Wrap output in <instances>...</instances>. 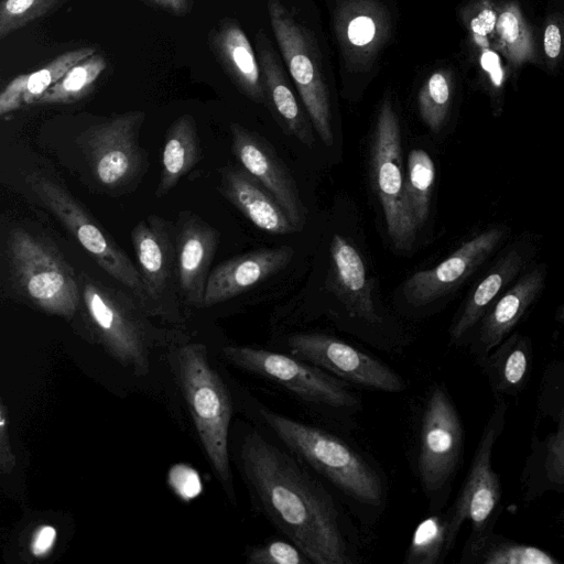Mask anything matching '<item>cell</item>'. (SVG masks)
<instances>
[{"label":"cell","instance_id":"cell-1","mask_svg":"<svg viewBox=\"0 0 564 564\" xmlns=\"http://www.w3.org/2000/svg\"><path fill=\"white\" fill-rule=\"evenodd\" d=\"M237 459L253 506L312 564L359 561V536L339 496L264 427L243 432Z\"/></svg>","mask_w":564,"mask_h":564},{"label":"cell","instance_id":"cell-2","mask_svg":"<svg viewBox=\"0 0 564 564\" xmlns=\"http://www.w3.org/2000/svg\"><path fill=\"white\" fill-rule=\"evenodd\" d=\"M261 426L294 453L365 524H375L388 500L383 471L362 449L329 430L282 414L253 399Z\"/></svg>","mask_w":564,"mask_h":564},{"label":"cell","instance_id":"cell-3","mask_svg":"<svg viewBox=\"0 0 564 564\" xmlns=\"http://www.w3.org/2000/svg\"><path fill=\"white\" fill-rule=\"evenodd\" d=\"M225 359L279 387L296 401L341 425L361 411L350 384L290 354L242 345L223 347Z\"/></svg>","mask_w":564,"mask_h":564},{"label":"cell","instance_id":"cell-4","mask_svg":"<svg viewBox=\"0 0 564 564\" xmlns=\"http://www.w3.org/2000/svg\"><path fill=\"white\" fill-rule=\"evenodd\" d=\"M176 361L178 382L204 451L228 497L235 501L228 449L234 412L229 388L210 366L204 345L182 346Z\"/></svg>","mask_w":564,"mask_h":564},{"label":"cell","instance_id":"cell-5","mask_svg":"<svg viewBox=\"0 0 564 564\" xmlns=\"http://www.w3.org/2000/svg\"><path fill=\"white\" fill-rule=\"evenodd\" d=\"M463 448L460 416L447 389L435 383L421 404L413 455L414 473L432 509L446 500Z\"/></svg>","mask_w":564,"mask_h":564},{"label":"cell","instance_id":"cell-6","mask_svg":"<svg viewBox=\"0 0 564 564\" xmlns=\"http://www.w3.org/2000/svg\"><path fill=\"white\" fill-rule=\"evenodd\" d=\"M6 256L18 290L30 303L52 315L74 316L82 297L80 284L50 241L14 227L7 236Z\"/></svg>","mask_w":564,"mask_h":564},{"label":"cell","instance_id":"cell-7","mask_svg":"<svg viewBox=\"0 0 564 564\" xmlns=\"http://www.w3.org/2000/svg\"><path fill=\"white\" fill-rule=\"evenodd\" d=\"M25 182L99 267L126 286L143 310L150 313L139 270L82 204L59 182L42 172L28 174Z\"/></svg>","mask_w":564,"mask_h":564},{"label":"cell","instance_id":"cell-8","mask_svg":"<svg viewBox=\"0 0 564 564\" xmlns=\"http://www.w3.org/2000/svg\"><path fill=\"white\" fill-rule=\"evenodd\" d=\"M272 349L307 361L350 386L384 393L406 389L403 377L380 358L329 334L294 332L284 335Z\"/></svg>","mask_w":564,"mask_h":564},{"label":"cell","instance_id":"cell-9","mask_svg":"<svg viewBox=\"0 0 564 564\" xmlns=\"http://www.w3.org/2000/svg\"><path fill=\"white\" fill-rule=\"evenodd\" d=\"M274 37L310 119L322 141L334 143L327 84L311 33L279 0H268Z\"/></svg>","mask_w":564,"mask_h":564},{"label":"cell","instance_id":"cell-10","mask_svg":"<svg viewBox=\"0 0 564 564\" xmlns=\"http://www.w3.org/2000/svg\"><path fill=\"white\" fill-rule=\"evenodd\" d=\"M370 154L373 185L388 235L398 250L408 251L414 243L417 228L405 198L400 123L389 100L379 109Z\"/></svg>","mask_w":564,"mask_h":564},{"label":"cell","instance_id":"cell-11","mask_svg":"<svg viewBox=\"0 0 564 564\" xmlns=\"http://www.w3.org/2000/svg\"><path fill=\"white\" fill-rule=\"evenodd\" d=\"M505 414L506 404L499 399L480 436L462 489L446 511L453 545L464 522L468 521L471 525L469 538L491 531L495 523L502 494L491 456L503 427Z\"/></svg>","mask_w":564,"mask_h":564},{"label":"cell","instance_id":"cell-12","mask_svg":"<svg viewBox=\"0 0 564 564\" xmlns=\"http://www.w3.org/2000/svg\"><path fill=\"white\" fill-rule=\"evenodd\" d=\"M82 300L89 324L106 348L122 362L144 361L147 327L139 307L120 291L90 276L80 279ZM143 308V307H142Z\"/></svg>","mask_w":564,"mask_h":564},{"label":"cell","instance_id":"cell-13","mask_svg":"<svg viewBox=\"0 0 564 564\" xmlns=\"http://www.w3.org/2000/svg\"><path fill=\"white\" fill-rule=\"evenodd\" d=\"M131 241L150 313L166 318L177 314V248L174 226L162 217L150 215L133 227Z\"/></svg>","mask_w":564,"mask_h":564},{"label":"cell","instance_id":"cell-14","mask_svg":"<svg viewBox=\"0 0 564 564\" xmlns=\"http://www.w3.org/2000/svg\"><path fill=\"white\" fill-rule=\"evenodd\" d=\"M141 110L113 116L84 130L77 141L97 181L106 187L129 182L140 167Z\"/></svg>","mask_w":564,"mask_h":564},{"label":"cell","instance_id":"cell-15","mask_svg":"<svg viewBox=\"0 0 564 564\" xmlns=\"http://www.w3.org/2000/svg\"><path fill=\"white\" fill-rule=\"evenodd\" d=\"M505 237L502 228H491L464 242L436 267L421 270L403 284V296L413 307H423L452 292L475 272Z\"/></svg>","mask_w":564,"mask_h":564},{"label":"cell","instance_id":"cell-16","mask_svg":"<svg viewBox=\"0 0 564 564\" xmlns=\"http://www.w3.org/2000/svg\"><path fill=\"white\" fill-rule=\"evenodd\" d=\"M232 152L251 176L273 194L297 231L305 225L306 212L295 181L272 148L238 123L230 124Z\"/></svg>","mask_w":564,"mask_h":564},{"label":"cell","instance_id":"cell-17","mask_svg":"<svg viewBox=\"0 0 564 564\" xmlns=\"http://www.w3.org/2000/svg\"><path fill=\"white\" fill-rule=\"evenodd\" d=\"M175 231L178 291L185 302L202 307L219 234L189 212L180 214Z\"/></svg>","mask_w":564,"mask_h":564},{"label":"cell","instance_id":"cell-18","mask_svg":"<svg viewBox=\"0 0 564 564\" xmlns=\"http://www.w3.org/2000/svg\"><path fill=\"white\" fill-rule=\"evenodd\" d=\"M294 249L289 246L263 248L228 259L208 275L204 307L230 300L256 286L290 263Z\"/></svg>","mask_w":564,"mask_h":564},{"label":"cell","instance_id":"cell-19","mask_svg":"<svg viewBox=\"0 0 564 564\" xmlns=\"http://www.w3.org/2000/svg\"><path fill=\"white\" fill-rule=\"evenodd\" d=\"M332 292L349 318L370 327L382 326L371 296L365 262L358 250L343 236L334 235L329 247Z\"/></svg>","mask_w":564,"mask_h":564},{"label":"cell","instance_id":"cell-20","mask_svg":"<svg viewBox=\"0 0 564 564\" xmlns=\"http://www.w3.org/2000/svg\"><path fill=\"white\" fill-rule=\"evenodd\" d=\"M335 30L346 63L366 67L383 44L389 23L375 0H343L336 10Z\"/></svg>","mask_w":564,"mask_h":564},{"label":"cell","instance_id":"cell-21","mask_svg":"<svg viewBox=\"0 0 564 564\" xmlns=\"http://www.w3.org/2000/svg\"><path fill=\"white\" fill-rule=\"evenodd\" d=\"M220 192L259 229L272 235L297 231L273 194L247 171L225 167Z\"/></svg>","mask_w":564,"mask_h":564},{"label":"cell","instance_id":"cell-22","mask_svg":"<svg viewBox=\"0 0 564 564\" xmlns=\"http://www.w3.org/2000/svg\"><path fill=\"white\" fill-rule=\"evenodd\" d=\"M208 44L236 87L249 99L264 104L267 95L260 66L240 25L230 19L223 20L209 32Z\"/></svg>","mask_w":564,"mask_h":564},{"label":"cell","instance_id":"cell-23","mask_svg":"<svg viewBox=\"0 0 564 564\" xmlns=\"http://www.w3.org/2000/svg\"><path fill=\"white\" fill-rule=\"evenodd\" d=\"M544 264L522 275L489 307L478 333L479 357L499 345L541 293L545 281Z\"/></svg>","mask_w":564,"mask_h":564},{"label":"cell","instance_id":"cell-24","mask_svg":"<svg viewBox=\"0 0 564 564\" xmlns=\"http://www.w3.org/2000/svg\"><path fill=\"white\" fill-rule=\"evenodd\" d=\"M258 63L267 98L288 129L308 148L315 143L310 123L291 90L279 58L262 31L256 34Z\"/></svg>","mask_w":564,"mask_h":564},{"label":"cell","instance_id":"cell-25","mask_svg":"<svg viewBox=\"0 0 564 564\" xmlns=\"http://www.w3.org/2000/svg\"><path fill=\"white\" fill-rule=\"evenodd\" d=\"M527 261L525 252L516 248L505 254L479 281L460 314L452 324L449 338L458 343L484 317L502 290L518 275Z\"/></svg>","mask_w":564,"mask_h":564},{"label":"cell","instance_id":"cell-26","mask_svg":"<svg viewBox=\"0 0 564 564\" xmlns=\"http://www.w3.org/2000/svg\"><path fill=\"white\" fill-rule=\"evenodd\" d=\"M478 362L497 393L516 394L529 380L532 365L530 339L520 334L507 336L478 358Z\"/></svg>","mask_w":564,"mask_h":564},{"label":"cell","instance_id":"cell-27","mask_svg":"<svg viewBox=\"0 0 564 564\" xmlns=\"http://www.w3.org/2000/svg\"><path fill=\"white\" fill-rule=\"evenodd\" d=\"M94 47L84 46L67 51L44 67L13 78L0 94V113L4 116L23 105H33L58 82L73 66L95 54Z\"/></svg>","mask_w":564,"mask_h":564},{"label":"cell","instance_id":"cell-28","mask_svg":"<svg viewBox=\"0 0 564 564\" xmlns=\"http://www.w3.org/2000/svg\"><path fill=\"white\" fill-rule=\"evenodd\" d=\"M199 160V140L196 121L193 116L182 115L173 121L166 131L162 167L156 197L169 193L182 177L187 175Z\"/></svg>","mask_w":564,"mask_h":564},{"label":"cell","instance_id":"cell-29","mask_svg":"<svg viewBox=\"0 0 564 564\" xmlns=\"http://www.w3.org/2000/svg\"><path fill=\"white\" fill-rule=\"evenodd\" d=\"M460 563L476 564H558L550 552L520 543L491 531L468 538Z\"/></svg>","mask_w":564,"mask_h":564},{"label":"cell","instance_id":"cell-30","mask_svg":"<svg viewBox=\"0 0 564 564\" xmlns=\"http://www.w3.org/2000/svg\"><path fill=\"white\" fill-rule=\"evenodd\" d=\"M495 48L520 67L536 59L533 34L517 1L497 6Z\"/></svg>","mask_w":564,"mask_h":564},{"label":"cell","instance_id":"cell-31","mask_svg":"<svg viewBox=\"0 0 564 564\" xmlns=\"http://www.w3.org/2000/svg\"><path fill=\"white\" fill-rule=\"evenodd\" d=\"M452 547L446 512L432 513L415 527L403 563L438 564Z\"/></svg>","mask_w":564,"mask_h":564},{"label":"cell","instance_id":"cell-32","mask_svg":"<svg viewBox=\"0 0 564 564\" xmlns=\"http://www.w3.org/2000/svg\"><path fill=\"white\" fill-rule=\"evenodd\" d=\"M405 198L417 230L425 224L435 181V165L430 154L413 149L408 155Z\"/></svg>","mask_w":564,"mask_h":564},{"label":"cell","instance_id":"cell-33","mask_svg":"<svg viewBox=\"0 0 564 564\" xmlns=\"http://www.w3.org/2000/svg\"><path fill=\"white\" fill-rule=\"evenodd\" d=\"M106 66L102 55H90L73 66L35 105L72 104L83 99L94 88Z\"/></svg>","mask_w":564,"mask_h":564},{"label":"cell","instance_id":"cell-34","mask_svg":"<svg viewBox=\"0 0 564 564\" xmlns=\"http://www.w3.org/2000/svg\"><path fill=\"white\" fill-rule=\"evenodd\" d=\"M452 77L446 70H436L429 76L420 89L417 107L425 126L440 132L448 116L452 102Z\"/></svg>","mask_w":564,"mask_h":564},{"label":"cell","instance_id":"cell-35","mask_svg":"<svg viewBox=\"0 0 564 564\" xmlns=\"http://www.w3.org/2000/svg\"><path fill=\"white\" fill-rule=\"evenodd\" d=\"M62 0H2L0 3V39L47 14Z\"/></svg>","mask_w":564,"mask_h":564},{"label":"cell","instance_id":"cell-36","mask_svg":"<svg viewBox=\"0 0 564 564\" xmlns=\"http://www.w3.org/2000/svg\"><path fill=\"white\" fill-rule=\"evenodd\" d=\"M249 564H312L292 541L272 539L252 546L247 553Z\"/></svg>","mask_w":564,"mask_h":564},{"label":"cell","instance_id":"cell-37","mask_svg":"<svg viewBox=\"0 0 564 564\" xmlns=\"http://www.w3.org/2000/svg\"><path fill=\"white\" fill-rule=\"evenodd\" d=\"M543 469L546 485L564 490V411L556 429L545 441Z\"/></svg>","mask_w":564,"mask_h":564},{"label":"cell","instance_id":"cell-38","mask_svg":"<svg viewBox=\"0 0 564 564\" xmlns=\"http://www.w3.org/2000/svg\"><path fill=\"white\" fill-rule=\"evenodd\" d=\"M475 9L468 28L476 44L488 46V37L495 36L497 6L489 0H482Z\"/></svg>","mask_w":564,"mask_h":564},{"label":"cell","instance_id":"cell-39","mask_svg":"<svg viewBox=\"0 0 564 564\" xmlns=\"http://www.w3.org/2000/svg\"><path fill=\"white\" fill-rule=\"evenodd\" d=\"M169 484L174 492L186 501L197 497L203 489L197 471L184 464H178L171 468Z\"/></svg>","mask_w":564,"mask_h":564},{"label":"cell","instance_id":"cell-40","mask_svg":"<svg viewBox=\"0 0 564 564\" xmlns=\"http://www.w3.org/2000/svg\"><path fill=\"white\" fill-rule=\"evenodd\" d=\"M564 29L561 21L555 17H550L543 32V51L550 67H555L563 51Z\"/></svg>","mask_w":564,"mask_h":564},{"label":"cell","instance_id":"cell-41","mask_svg":"<svg viewBox=\"0 0 564 564\" xmlns=\"http://www.w3.org/2000/svg\"><path fill=\"white\" fill-rule=\"evenodd\" d=\"M15 466V456L12 451L7 411L3 401L0 402V468L3 475L10 474Z\"/></svg>","mask_w":564,"mask_h":564},{"label":"cell","instance_id":"cell-42","mask_svg":"<svg viewBox=\"0 0 564 564\" xmlns=\"http://www.w3.org/2000/svg\"><path fill=\"white\" fill-rule=\"evenodd\" d=\"M56 541V530L48 524L37 527L31 538L30 551L36 557L46 556Z\"/></svg>","mask_w":564,"mask_h":564},{"label":"cell","instance_id":"cell-43","mask_svg":"<svg viewBox=\"0 0 564 564\" xmlns=\"http://www.w3.org/2000/svg\"><path fill=\"white\" fill-rule=\"evenodd\" d=\"M158 8L177 17L187 15L194 7L195 0H148Z\"/></svg>","mask_w":564,"mask_h":564},{"label":"cell","instance_id":"cell-44","mask_svg":"<svg viewBox=\"0 0 564 564\" xmlns=\"http://www.w3.org/2000/svg\"><path fill=\"white\" fill-rule=\"evenodd\" d=\"M558 318L564 323V305L558 311Z\"/></svg>","mask_w":564,"mask_h":564}]
</instances>
